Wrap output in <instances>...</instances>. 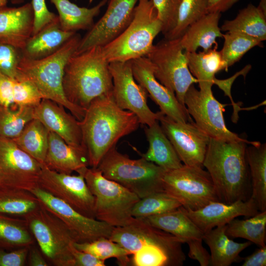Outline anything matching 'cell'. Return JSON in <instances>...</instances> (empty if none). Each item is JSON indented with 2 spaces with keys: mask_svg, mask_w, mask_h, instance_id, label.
<instances>
[{
  "mask_svg": "<svg viewBox=\"0 0 266 266\" xmlns=\"http://www.w3.org/2000/svg\"><path fill=\"white\" fill-rule=\"evenodd\" d=\"M79 122L82 144L92 168H97L118 140L136 131L140 124L134 113L117 105L112 94L93 100Z\"/></svg>",
  "mask_w": 266,
  "mask_h": 266,
  "instance_id": "6da1fadb",
  "label": "cell"
},
{
  "mask_svg": "<svg viewBox=\"0 0 266 266\" xmlns=\"http://www.w3.org/2000/svg\"><path fill=\"white\" fill-rule=\"evenodd\" d=\"M248 142L211 138L203 162L220 201L247 200L250 176L246 159Z\"/></svg>",
  "mask_w": 266,
  "mask_h": 266,
  "instance_id": "7a4b0ae2",
  "label": "cell"
},
{
  "mask_svg": "<svg viewBox=\"0 0 266 266\" xmlns=\"http://www.w3.org/2000/svg\"><path fill=\"white\" fill-rule=\"evenodd\" d=\"M67 100L84 109L97 97L112 94L113 81L109 63L101 46H94L68 59L63 78Z\"/></svg>",
  "mask_w": 266,
  "mask_h": 266,
  "instance_id": "3957f363",
  "label": "cell"
},
{
  "mask_svg": "<svg viewBox=\"0 0 266 266\" xmlns=\"http://www.w3.org/2000/svg\"><path fill=\"white\" fill-rule=\"evenodd\" d=\"M81 38L79 34L75 33L56 52L42 59L32 60L23 56L15 79L30 82L37 89L42 99L63 106L78 121L83 119L85 109L72 104L66 98L63 78L66 65L75 53Z\"/></svg>",
  "mask_w": 266,
  "mask_h": 266,
  "instance_id": "277c9868",
  "label": "cell"
},
{
  "mask_svg": "<svg viewBox=\"0 0 266 266\" xmlns=\"http://www.w3.org/2000/svg\"><path fill=\"white\" fill-rule=\"evenodd\" d=\"M162 28L152 0H139L129 25L114 39L101 46L103 55L109 63L145 57Z\"/></svg>",
  "mask_w": 266,
  "mask_h": 266,
  "instance_id": "5b68a950",
  "label": "cell"
},
{
  "mask_svg": "<svg viewBox=\"0 0 266 266\" xmlns=\"http://www.w3.org/2000/svg\"><path fill=\"white\" fill-rule=\"evenodd\" d=\"M97 168L104 177L122 185L139 199L164 191L162 179L165 169L142 157L131 159L115 147L105 154Z\"/></svg>",
  "mask_w": 266,
  "mask_h": 266,
  "instance_id": "8992f818",
  "label": "cell"
},
{
  "mask_svg": "<svg viewBox=\"0 0 266 266\" xmlns=\"http://www.w3.org/2000/svg\"><path fill=\"white\" fill-rule=\"evenodd\" d=\"M83 173L95 198V218L113 227L130 224L134 219L132 209L139 198L120 184L104 177L97 168L87 167Z\"/></svg>",
  "mask_w": 266,
  "mask_h": 266,
  "instance_id": "52a82bcc",
  "label": "cell"
},
{
  "mask_svg": "<svg viewBox=\"0 0 266 266\" xmlns=\"http://www.w3.org/2000/svg\"><path fill=\"white\" fill-rule=\"evenodd\" d=\"M24 219L48 261L56 266H74L70 247L75 240L60 218L41 204L39 209Z\"/></svg>",
  "mask_w": 266,
  "mask_h": 266,
  "instance_id": "ba28073f",
  "label": "cell"
},
{
  "mask_svg": "<svg viewBox=\"0 0 266 266\" xmlns=\"http://www.w3.org/2000/svg\"><path fill=\"white\" fill-rule=\"evenodd\" d=\"M146 57L151 62L156 78L173 92L184 104V97L191 85L198 83L189 70L188 60L180 38H164L153 45Z\"/></svg>",
  "mask_w": 266,
  "mask_h": 266,
  "instance_id": "9c48e42d",
  "label": "cell"
},
{
  "mask_svg": "<svg viewBox=\"0 0 266 266\" xmlns=\"http://www.w3.org/2000/svg\"><path fill=\"white\" fill-rule=\"evenodd\" d=\"M162 182L164 191L186 209L197 210L220 201L209 173L202 167L183 165L166 171Z\"/></svg>",
  "mask_w": 266,
  "mask_h": 266,
  "instance_id": "30bf717a",
  "label": "cell"
},
{
  "mask_svg": "<svg viewBox=\"0 0 266 266\" xmlns=\"http://www.w3.org/2000/svg\"><path fill=\"white\" fill-rule=\"evenodd\" d=\"M184 104L196 125L210 137L228 141H243L251 145L260 143L242 138L227 128L223 116L227 104L215 98L212 88L198 90L192 84L185 95Z\"/></svg>",
  "mask_w": 266,
  "mask_h": 266,
  "instance_id": "8fae6325",
  "label": "cell"
},
{
  "mask_svg": "<svg viewBox=\"0 0 266 266\" xmlns=\"http://www.w3.org/2000/svg\"><path fill=\"white\" fill-rule=\"evenodd\" d=\"M109 238L131 255L144 246L152 245L166 252L177 266L183 265L186 260L182 247L184 243L180 239L151 226L142 219L134 218L126 226L114 227Z\"/></svg>",
  "mask_w": 266,
  "mask_h": 266,
  "instance_id": "7c38bea8",
  "label": "cell"
},
{
  "mask_svg": "<svg viewBox=\"0 0 266 266\" xmlns=\"http://www.w3.org/2000/svg\"><path fill=\"white\" fill-rule=\"evenodd\" d=\"M112 77V96L121 109L130 111L138 118L140 124L150 126L164 114L153 112L147 103L148 93L134 78L131 61L109 63Z\"/></svg>",
  "mask_w": 266,
  "mask_h": 266,
  "instance_id": "4fadbf2b",
  "label": "cell"
},
{
  "mask_svg": "<svg viewBox=\"0 0 266 266\" xmlns=\"http://www.w3.org/2000/svg\"><path fill=\"white\" fill-rule=\"evenodd\" d=\"M85 168L75 175L58 172L42 165L38 187L64 201L81 214L95 218V198L84 179L83 172Z\"/></svg>",
  "mask_w": 266,
  "mask_h": 266,
  "instance_id": "5bb4252c",
  "label": "cell"
},
{
  "mask_svg": "<svg viewBox=\"0 0 266 266\" xmlns=\"http://www.w3.org/2000/svg\"><path fill=\"white\" fill-rule=\"evenodd\" d=\"M30 192L39 200L42 206L65 223L76 242H91L101 237H110L113 227L81 214L64 201L38 186Z\"/></svg>",
  "mask_w": 266,
  "mask_h": 266,
  "instance_id": "9a60e30c",
  "label": "cell"
},
{
  "mask_svg": "<svg viewBox=\"0 0 266 266\" xmlns=\"http://www.w3.org/2000/svg\"><path fill=\"white\" fill-rule=\"evenodd\" d=\"M42 165L11 139L0 137V183L30 191L38 186Z\"/></svg>",
  "mask_w": 266,
  "mask_h": 266,
  "instance_id": "2e32d148",
  "label": "cell"
},
{
  "mask_svg": "<svg viewBox=\"0 0 266 266\" xmlns=\"http://www.w3.org/2000/svg\"><path fill=\"white\" fill-rule=\"evenodd\" d=\"M159 121L184 165L203 167L209 136L193 120L187 122H177L164 115Z\"/></svg>",
  "mask_w": 266,
  "mask_h": 266,
  "instance_id": "e0dca14e",
  "label": "cell"
},
{
  "mask_svg": "<svg viewBox=\"0 0 266 266\" xmlns=\"http://www.w3.org/2000/svg\"><path fill=\"white\" fill-rule=\"evenodd\" d=\"M139 0H109L103 16L81 38L74 54L103 46L120 34L131 22Z\"/></svg>",
  "mask_w": 266,
  "mask_h": 266,
  "instance_id": "ac0fdd59",
  "label": "cell"
},
{
  "mask_svg": "<svg viewBox=\"0 0 266 266\" xmlns=\"http://www.w3.org/2000/svg\"><path fill=\"white\" fill-rule=\"evenodd\" d=\"M131 64L134 79L145 89L165 115L180 122L192 120L186 106L179 102L175 94L156 78L153 66L146 56L133 60Z\"/></svg>",
  "mask_w": 266,
  "mask_h": 266,
  "instance_id": "d6986e66",
  "label": "cell"
},
{
  "mask_svg": "<svg viewBox=\"0 0 266 266\" xmlns=\"http://www.w3.org/2000/svg\"><path fill=\"white\" fill-rule=\"evenodd\" d=\"M184 209L204 233L216 227L227 225L237 217L253 216L259 211L251 197L247 200H240L229 204L220 201H212L195 210Z\"/></svg>",
  "mask_w": 266,
  "mask_h": 266,
  "instance_id": "ffe728a7",
  "label": "cell"
},
{
  "mask_svg": "<svg viewBox=\"0 0 266 266\" xmlns=\"http://www.w3.org/2000/svg\"><path fill=\"white\" fill-rule=\"evenodd\" d=\"M33 118L38 120L67 144L84 148L79 121L66 112L63 106L51 100L42 99L34 107Z\"/></svg>",
  "mask_w": 266,
  "mask_h": 266,
  "instance_id": "44dd1931",
  "label": "cell"
},
{
  "mask_svg": "<svg viewBox=\"0 0 266 266\" xmlns=\"http://www.w3.org/2000/svg\"><path fill=\"white\" fill-rule=\"evenodd\" d=\"M33 23L31 2L17 7L0 8V42L22 50L32 36Z\"/></svg>",
  "mask_w": 266,
  "mask_h": 266,
  "instance_id": "7402d4cb",
  "label": "cell"
},
{
  "mask_svg": "<svg viewBox=\"0 0 266 266\" xmlns=\"http://www.w3.org/2000/svg\"><path fill=\"white\" fill-rule=\"evenodd\" d=\"M43 165L51 170L69 174L73 171L78 173L89 166L85 148L67 144L58 135L50 131Z\"/></svg>",
  "mask_w": 266,
  "mask_h": 266,
  "instance_id": "603a6c76",
  "label": "cell"
},
{
  "mask_svg": "<svg viewBox=\"0 0 266 266\" xmlns=\"http://www.w3.org/2000/svg\"><path fill=\"white\" fill-rule=\"evenodd\" d=\"M221 15L220 12L208 13L189 26L180 37L184 50L193 52L201 47L207 51L218 46L216 39L223 35L219 27Z\"/></svg>",
  "mask_w": 266,
  "mask_h": 266,
  "instance_id": "cb8c5ba5",
  "label": "cell"
},
{
  "mask_svg": "<svg viewBox=\"0 0 266 266\" xmlns=\"http://www.w3.org/2000/svg\"><path fill=\"white\" fill-rule=\"evenodd\" d=\"M159 121H156L152 125L144 127L149 147L146 153H140V155L166 171L179 168L183 164Z\"/></svg>",
  "mask_w": 266,
  "mask_h": 266,
  "instance_id": "d4e9b609",
  "label": "cell"
},
{
  "mask_svg": "<svg viewBox=\"0 0 266 266\" xmlns=\"http://www.w3.org/2000/svg\"><path fill=\"white\" fill-rule=\"evenodd\" d=\"M75 33L63 30L58 17L30 38L21 50L23 56L32 60L47 57L59 50Z\"/></svg>",
  "mask_w": 266,
  "mask_h": 266,
  "instance_id": "484cf974",
  "label": "cell"
},
{
  "mask_svg": "<svg viewBox=\"0 0 266 266\" xmlns=\"http://www.w3.org/2000/svg\"><path fill=\"white\" fill-rule=\"evenodd\" d=\"M140 219L173 235L184 243L193 239H203L204 233L187 215L182 206L162 214Z\"/></svg>",
  "mask_w": 266,
  "mask_h": 266,
  "instance_id": "4316f807",
  "label": "cell"
},
{
  "mask_svg": "<svg viewBox=\"0 0 266 266\" xmlns=\"http://www.w3.org/2000/svg\"><path fill=\"white\" fill-rule=\"evenodd\" d=\"M227 225L216 227L204 233L203 240L211 252V265L229 266L236 262L240 252L249 246V241L242 243L234 242L226 234Z\"/></svg>",
  "mask_w": 266,
  "mask_h": 266,
  "instance_id": "83f0119b",
  "label": "cell"
},
{
  "mask_svg": "<svg viewBox=\"0 0 266 266\" xmlns=\"http://www.w3.org/2000/svg\"><path fill=\"white\" fill-rule=\"evenodd\" d=\"M217 48L218 46H215L199 52L185 51L189 70L197 79L200 90L212 88L215 74L221 70H228Z\"/></svg>",
  "mask_w": 266,
  "mask_h": 266,
  "instance_id": "f1b7e54d",
  "label": "cell"
},
{
  "mask_svg": "<svg viewBox=\"0 0 266 266\" xmlns=\"http://www.w3.org/2000/svg\"><path fill=\"white\" fill-rule=\"evenodd\" d=\"M58 12L61 29L66 32H76L89 30L94 24V19L108 0H101L97 5L88 8L79 7L69 0H50Z\"/></svg>",
  "mask_w": 266,
  "mask_h": 266,
  "instance_id": "f546056e",
  "label": "cell"
},
{
  "mask_svg": "<svg viewBox=\"0 0 266 266\" xmlns=\"http://www.w3.org/2000/svg\"><path fill=\"white\" fill-rule=\"evenodd\" d=\"M246 159L251 180V197L260 211L266 210V144L247 146Z\"/></svg>",
  "mask_w": 266,
  "mask_h": 266,
  "instance_id": "4dcf8cb0",
  "label": "cell"
},
{
  "mask_svg": "<svg viewBox=\"0 0 266 266\" xmlns=\"http://www.w3.org/2000/svg\"><path fill=\"white\" fill-rule=\"evenodd\" d=\"M39 200L31 192L0 183V214L24 218L40 208Z\"/></svg>",
  "mask_w": 266,
  "mask_h": 266,
  "instance_id": "1f68e13d",
  "label": "cell"
},
{
  "mask_svg": "<svg viewBox=\"0 0 266 266\" xmlns=\"http://www.w3.org/2000/svg\"><path fill=\"white\" fill-rule=\"evenodd\" d=\"M221 31L236 32L257 38L266 39V14L258 6L249 4L239 10L235 18L226 20Z\"/></svg>",
  "mask_w": 266,
  "mask_h": 266,
  "instance_id": "d6a6232c",
  "label": "cell"
},
{
  "mask_svg": "<svg viewBox=\"0 0 266 266\" xmlns=\"http://www.w3.org/2000/svg\"><path fill=\"white\" fill-rule=\"evenodd\" d=\"M49 130L38 120L33 119L20 135L12 139L24 152L44 164L48 144Z\"/></svg>",
  "mask_w": 266,
  "mask_h": 266,
  "instance_id": "836d02e7",
  "label": "cell"
},
{
  "mask_svg": "<svg viewBox=\"0 0 266 266\" xmlns=\"http://www.w3.org/2000/svg\"><path fill=\"white\" fill-rule=\"evenodd\" d=\"M34 242V238L24 218L0 214V250L29 247Z\"/></svg>",
  "mask_w": 266,
  "mask_h": 266,
  "instance_id": "e575fe53",
  "label": "cell"
},
{
  "mask_svg": "<svg viewBox=\"0 0 266 266\" xmlns=\"http://www.w3.org/2000/svg\"><path fill=\"white\" fill-rule=\"evenodd\" d=\"M227 225L226 234L229 237L244 238L260 247L266 245V210L246 219L234 218Z\"/></svg>",
  "mask_w": 266,
  "mask_h": 266,
  "instance_id": "d590c367",
  "label": "cell"
},
{
  "mask_svg": "<svg viewBox=\"0 0 266 266\" xmlns=\"http://www.w3.org/2000/svg\"><path fill=\"white\" fill-rule=\"evenodd\" d=\"M33 106L0 105V137L13 139L33 119Z\"/></svg>",
  "mask_w": 266,
  "mask_h": 266,
  "instance_id": "8d00e7d4",
  "label": "cell"
},
{
  "mask_svg": "<svg viewBox=\"0 0 266 266\" xmlns=\"http://www.w3.org/2000/svg\"><path fill=\"white\" fill-rule=\"evenodd\" d=\"M73 245L77 249L104 261L109 258H115L121 266H128L131 262L129 258L131 254L109 238L101 237L87 242H74Z\"/></svg>",
  "mask_w": 266,
  "mask_h": 266,
  "instance_id": "74e56055",
  "label": "cell"
},
{
  "mask_svg": "<svg viewBox=\"0 0 266 266\" xmlns=\"http://www.w3.org/2000/svg\"><path fill=\"white\" fill-rule=\"evenodd\" d=\"M224 44L220 51L222 58L229 67L238 62L250 49L262 46V41L236 32H227L223 35Z\"/></svg>",
  "mask_w": 266,
  "mask_h": 266,
  "instance_id": "f35d334b",
  "label": "cell"
},
{
  "mask_svg": "<svg viewBox=\"0 0 266 266\" xmlns=\"http://www.w3.org/2000/svg\"><path fill=\"white\" fill-rule=\"evenodd\" d=\"M181 206L177 200L165 191L158 192L139 199L132 209V215L135 218H144L169 211Z\"/></svg>",
  "mask_w": 266,
  "mask_h": 266,
  "instance_id": "ab89813d",
  "label": "cell"
},
{
  "mask_svg": "<svg viewBox=\"0 0 266 266\" xmlns=\"http://www.w3.org/2000/svg\"><path fill=\"white\" fill-rule=\"evenodd\" d=\"M208 0H182L174 27L164 35L166 39L180 38L186 29L206 14Z\"/></svg>",
  "mask_w": 266,
  "mask_h": 266,
  "instance_id": "60d3db41",
  "label": "cell"
},
{
  "mask_svg": "<svg viewBox=\"0 0 266 266\" xmlns=\"http://www.w3.org/2000/svg\"><path fill=\"white\" fill-rule=\"evenodd\" d=\"M13 99L15 105L35 106L40 102L42 97L35 86L30 82L14 79Z\"/></svg>",
  "mask_w": 266,
  "mask_h": 266,
  "instance_id": "b9f144b4",
  "label": "cell"
},
{
  "mask_svg": "<svg viewBox=\"0 0 266 266\" xmlns=\"http://www.w3.org/2000/svg\"><path fill=\"white\" fill-rule=\"evenodd\" d=\"M163 25L165 35L175 26L178 9L182 0H151Z\"/></svg>",
  "mask_w": 266,
  "mask_h": 266,
  "instance_id": "7bdbcfd3",
  "label": "cell"
},
{
  "mask_svg": "<svg viewBox=\"0 0 266 266\" xmlns=\"http://www.w3.org/2000/svg\"><path fill=\"white\" fill-rule=\"evenodd\" d=\"M23 54L21 50L0 42V71L12 79L17 75V68Z\"/></svg>",
  "mask_w": 266,
  "mask_h": 266,
  "instance_id": "ee69618b",
  "label": "cell"
},
{
  "mask_svg": "<svg viewBox=\"0 0 266 266\" xmlns=\"http://www.w3.org/2000/svg\"><path fill=\"white\" fill-rule=\"evenodd\" d=\"M31 3L34 15L33 35L57 20L58 16L48 10L45 0H32Z\"/></svg>",
  "mask_w": 266,
  "mask_h": 266,
  "instance_id": "f6af8a7d",
  "label": "cell"
},
{
  "mask_svg": "<svg viewBox=\"0 0 266 266\" xmlns=\"http://www.w3.org/2000/svg\"><path fill=\"white\" fill-rule=\"evenodd\" d=\"M250 65H247L240 71L236 72L233 75L225 79H218L215 77L213 80V84L216 85L224 93L225 96H227L230 99L233 107V112L232 115V121L236 122L238 118V112L242 108L236 103H234L231 95V89L234 80L240 75L246 77L247 74L251 69Z\"/></svg>",
  "mask_w": 266,
  "mask_h": 266,
  "instance_id": "bcb514c9",
  "label": "cell"
},
{
  "mask_svg": "<svg viewBox=\"0 0 266 266\" xmlns=\"http://www.w3.org/2000/svg\"><path fill=\"white\" fill-rule=\"evenodd\" d=\"M30 247H24L12 250H0V266H25Z\"/></svg>",
  "mask_w": 266,
  "mask_h": 266,
  "instance_id": "7dc6e473",
  "label": "cell"
},
{
  "mask_svg": "<svg viewBox=\"0 0 266 266\" xmlns=\"http://www.w3.org/2000/svg\"><path fill=\"white\" fill-rule=\"evenodd\" d=\"M202 239H195L186 243L189 246L188 256L197 261L201 266L211 265V256L202 246Z\"/></svg>",
  "mask_w": 266,
  "mask_h": 266,
  "instance_id": "c3c4849f",
  "label": "cell"
},
{
  "mask_svg": "<svg viewBox=\"0 0 266 266\" xmlns=\"http://www.w3.org/2000/svg\"><path fill=\"white\" fill-rule=\"evenodd\" d=\"M70 252L73 258L74 266H105L104 261L100 260L93 255L76 248L73 244Z\"/></svg>",
  "mask_w": 266,
  "mask_h": 266,
  "instance_id": "681fc988",
  "label": "cell"
},
{
  "mask_svg": "<svg viewBox=\"0 0 266 266\" xmlns=\"http://www.w3.org/2000/svg\"><path fill=\"white\" fill-rule=\"evenodd\" d=\"M13 81L14 79L0 71V105L10 106L14 104Z\"/></svg>",
  "mask_w": 266,
  "mask_h": 266,
  "instance_id": "f907efd6",
  "label": "cell"
},
{
  "mask_svg": "<svg viewBox=\"0 0 266 266\" xmlns=\"http://www.w3.org/2000/svg\"><path fill=\"white\" fill-rule=\"evenodd\" d=\"M242 266H266V246H260V248L244 259Z\"/></svg>",
  "mask_w": 266,
  "mask_h": 266,
  "instance_id": "816d5d0a",
  "label": "cell"
},
{
  "mask_svg": "<svg viewBox=\"0 0 266 266\" xmlns=\"http://www.w3.org/2000/svg\"><path fill=\"white\" fill-rule=\"evenodd\" d=\"M238 0H208V13L223 12L233 6Z\"/></svg>",
  "mask_w": 266,
  "mask_h": 266,
  "instance_id": "f5cc1de1",
  "label": "cell"
},
{
  "mask_svg": "<svg viewBox=\"0 0 266 266\" xmlns=\"http://www.w3.org/2000/svg\"><path fill=\"white\" fill-rule=\"evenodd\" d=\"M28 265L30 266H47L48 264L42 256L39 250L33 246L30 247L27 260Z\"/></svg>",
  "mask_w": 266,
  "mask_h": 266,
  "instance_id": "db71d44e",
  "label": "cell"
},
{
  "mask_svg": "<svg viewBox=\"0 0 266 266\" xmlns=\"http://www.w3.org/2000/svg\"><path fill=\"white\" fill-rule=\"evenodd\" d=\"M258 7L266 14V0H260Z\"/></svg>",
  "mask_w": 266,
  "mask_h": 266,
  "instance_id": "11a10c76",
  "label": "cell"
},
{
  "mask_svg": "<svg viewBox=\"0 0 266 266\" xmlns=\"http://www.w3.org/2000/svg\"><path fill=\"white\" fill-rule=\"evenodd\" d=\"M10 2L13 4H20L23 3L25 0H10Z\"/></svg>",
  "mask_w": 266,
  "mask_h": 266,
  "instance_id": "9f6ffc18",
  "label": "cell"
},
{
  "mask_svg": "<svg viewBox=\"0 0 266 266\" xmlns=\"http://www.w3.org/2000/svg\"><path fill=\"white\" fill-rule=\"evenodd\" d=\"M8 0H0V8L6 6Z\"/></svg>",
  "mask_w": 266,
  "mask_h": 266,
  "instance_id": "6f0895ef",
  "label": "cell"
}]
</instances>
